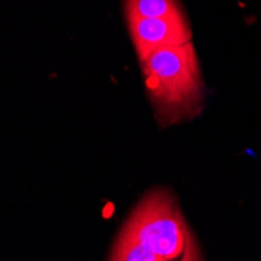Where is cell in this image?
I'll return each mask as SVG.
<instances>
[{
  "mask_svg": "<svg viewBox=\"0 0 261 261\" xmlns=\"http://www.w3.org/2000/svg\"><path fill=\"white\" fill-rule=\"evenodd\" d=\"M150 100L161 122H175L197 110L202 79L191 42L166 47L142 61Z\"/></svg>",
  "mask_w": 261,
  "mask_h": 261,
  "instance_id": "obj_1",
  "label": "cell"
},
{
  "mask_svg": "<svg viewBox=\"0 0 261 261\" xmlns=\"http://www.w3.org/2000/svg\"><path fill=\"white\" fill-rule=\"evenodd\" d=\"M186 231L175 197L166 189H155L136 205L119 234L171 261L181 255Z\"/></svg>",
  "mask_w": 261,
  "mask_h": 261,
  "instance_id": "obj_2",
  "label": "cell"
},
{
  "mask_svg": "<svg viewBox=\"0 0 261 261\" xmlns=\"http://www.w3.org/2000/svg\"><path fill=\"white\" fill-rule=\"evenodd\" d=\"M127 23L141 63L156 50L191 42V29L186 16L127 17Z\"/></svg>",
  "mask_w": 261,
  "mask_h": 261,
  "instance_id": "obj_3",
  "label": "cell"
},
{
  "mask_svg": "<svg viewBox=\"0 0 261 261\" xmlns=\"http://www.w3.org/2000/svg\"><path fill=\"white\" fill-rule=\"evenodd\" d=\"M125 17H180L185 16L177 0H125Z\"/></svg>",
  "mask_w": 261,
  "mask_h": 261,
  "instance_id": "obj_4",
  "label": "cell"
},
{
  "mask_svg": "<svg viewBox=\"0 0 261 261\" xmlns=\"http://www.w3.org/2000/svg\"><path fill=\"white\" fill-rule=\"evenodd\" d=\"M110 261H168V259L146 249L144 246L138 244L136 241L127 238V236L117 234L110 255Z\"/></svg>",
  "mask_w": 261,
  "mask_h": 261,
  "instance_id": "obj_5",
  "label": "cell"
},
{
  "mask_svg": "<svg viewBox=\"0 0 261 261\" xmlns=\"http://www.w3.org/2000/svg\"><path fill=\"white\" fill-rule=\"evenodd\" d=\"M178 261H202L200 256V250L199 246L194 240V236L191 234V231H186V241H185V249L180 255Z\"/></svg>",
  "mask_w": 261,
  "mask_h": 261,
  "instance_id": "obj_6",
  "label": "cell"
}]
</instances>
